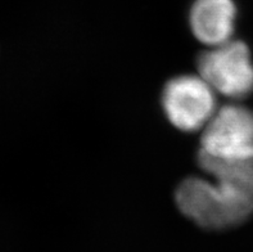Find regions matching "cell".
Instances as JSON below:
<instances>
[{
  "mask_svg": "<svg viewBox=\"0 0 253 252\" xmlns=\"http://www.w3.org/2000/svg\"><path fill=\"white\" fill-rule=\"evenodd\" d=\"M199 153L231 161H253V111L228 104L203 129Z\"/></svg>",
  "mask_w": 253,
  "mask_h": 252,
  "instance_id": "obj_3",
  "label": "cell"
},
{
  "mask_svg": "<svg viewBox=\"0 0 253 252\" xmlns=\"http://www.w3.org/2000/svg\"><path fill=\"white\" fill-rule=\"evenodd\" d=\"M235 19L237 6L233 0H196L189 13L193 35L210 48L231 40Z\"/></svg>",
  "mask_w": 253,
  "mask_h": 252,
  "instance_id": "obj_5",
  "label": "cell"
},
{
  "mask_svg": "<svg viewBox=\"0 0 253 252\" xmlns=\"http://www.w3.org/2000/svg\"><path fill=\"white\" fill-rule=\"evenodd\" d=\"M162 105L171 124L188 133L205 129L217 111L215 92L199 75H181L169 81Z\"/></svg>",
  "mask_w": 253,
  "mask_h": 252,
  "instance_id": "obj_4",
  "label": "cell"
},
{
  "mask_svg": "<svg viewBox=\"0 0 253 252\" xmlns=\"http://www.w3.org/2000/svg\"><path fill=\"white\" fill-rule=\"evenodd\" d=\"M198 72L213 92L231 99L246 98L253 92V63L243 42L229 40L211 47L198 58Z\"/></svg>",
  "mask_w": 253,
  "mask_h": 252,
  "instance_id": "obj_2",
  "label": "cell"
},
{
  "mask_svg": "<svg viewBox=\"0 0 253 252\" xmlns=\"http://www.w3.org/2000/svg\"><path fill=\"white\" fill-rule=\"evenodd\" d=\"M212 178L185 179L176 191L180 211L206 229H228L253 215V161L218 160L198 154Z\"/></svg>",
  "mask_w": 253,
  "mask_h": 252,
  "instance_id": "obj_1",
  "label": "cell"
}]
</instances>
